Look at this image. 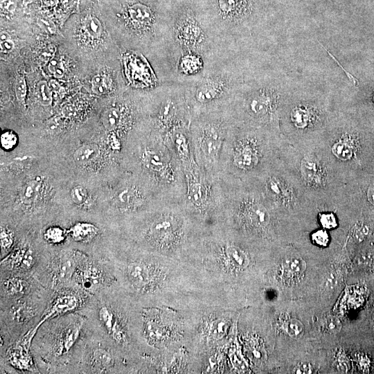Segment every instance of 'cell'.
<instances>
[{
  "instance_id": "1",
  "label": "cell",
  "mask_w": 374,
  "mask_h": 374,
  "mask_svg": "<svg viewBox=\"0 0 374 374\" xmlns=\"http://www.w3.org/2000/svg\"><path fill=\"white\" fill-rule=\"evenodd\" d=\"M200 226L181 202H162L126 219L123 240L149 252L183 259Z\"/></svg>"
},
{
  "instance_id": "2",
  "label": "cell",
  "mask_w": 374,
  "mask_h": 374,
  "mask_svg": "<svg viewBox=\"0 0 374 374\" xmlns=\"http://www.w3.org/2000/svg\"><path fill=\"white\" fill-rule=\"evenodd\" d=\"M116 283L138 305H161L169 287L171 258L143 250L123 240L107 247Z\"/></svg>"
},
{
  "instance_id": "3",
  "label": "cell",
  "mask_w": 374,
  "mask_h": 374,
  "mask_svg": "<svg viewBox=\"0 0 374 374\" xmlns=\"http://www.w3.org/2000/svg\"><path fill=\"white\" fill-rule=\"evenodd\" d=\"M94 332L89 319L78 312L44 321L37 328L31 345L40 373H75Z\"/></svg>"
},
{
  "instance_id": "4",
  "label": "cell",
  "mask_w": 374,
  "mask_h": 374,
  "mask_svg": "<svg viewBox=\"0 0 374 374\" xmlns=\"http://www.w3.org/2000/svg\"><path fill=\"white\" fill-rule=\"evenodd\" d=\"M95 331L110 341L134 364L142 352L138 305L116 282L90 296L79 312Z\"/></svg>"
},
{
  "instance_id": "5",
  "label": "cell",
  "mask_w": 374,
  "mask_h": 374,
  "mask_svg": "<svg viewBox=\"0 0 374 374\" xmlns=\"http://www.w3.org/2000/svg\"><path fill=\"white\" fill-rule=\"evenodd\" d=\"M281 141L278 130L233 121L221 152L219 177L241 182L256 179L276 161Z\"/></svg>"
},
{
  "instance_id": "6",
  "label": "cell",
  "mask_w": 374,
  "mask_h": 374,
  "mask_svg": "<svg viewBox=\"0 0 374 374\" xmlns=\"http://www.w3.org/2000/svg\"><path fill=\"white\" fill-rule=\"evenodd\" d=\"M244 69L241 55H218L206 61L199 75L182 82L193 115L229 105L236 90L248 78Z\"/></svg>"
},
{
  "instance_id": "7",
  "label": "cell",
  "mask_w": 374,
  "mask_h": 374,
  "mask_svg": "<svg viewBox=\"0 0 374 374\" xmlns=\"http://www.w3.org/2000/svg\"><path fill=\"white\" fill-rule=\"evenodd\" d=\"M149 142L141 148L138 155L143 179L163 200L181 202L186 191L181 162L159 136L150 132Z\"/></svg>"
},
{
  "instance_id": "8",
  "label": "cell",
  "mask_w": 374,
  "mask_h": 374,
  "mask_svg": "<svg viewBox=\"0 0 374 374\" xmlns=\"http://www.w3.org/2000/svg\"><path fill=\"white\" fill-rule=\"evenodd\" d=\"M228 106L235 122L280 132V96L273 84L262 78L248 77Z\"/></svg>"
},
{
  "instance_id": "9",
  "label": "cell",
  "mask_w": 374,
  "mask_h": 374,
  "mask_svg": "<svg viewBox=\"0 0 374 374\" xmlns=\"http://www.w3.org/2000/svg\"><path fill=\"white\" fill-rule=\"evenodd\" d=\"M233 121L228 105L193 115L190 134L194 159L200 168L212 175L218 176L221 152Z\"/></svg>"
},
{
  "instance_id": "10",
  "label": "cell",
  "mask_w": 374,
  "mask_h": 374,
  "mask_svg": "<svg viewBox=\"0 0 374 374\" xmlns=\"http://www.w3.org/2000/svg\"><path fill=\"white\" fill-rule=\"evenodd\" d=\"M171 35L170 71L173 75L175 63L181 53H198L205 62L220 55L195 5L174 1Z\"/></svg>"
},
{
  "instance_id": "11",
  "label": "cell",
  "mask_w": 374,
  "mask_h": 374,
  "mask_svg": "<svg viewBox=\"0 0 374 374\" xmlns=\"http://www.w3.org/2000/svg\"><path fill=\"white\" fill-rule=\"evenodd\" d=\"M52 290L42 287L26 296L0 301V354L28 332L37 328Z\"/></svg>"
},
{
  "instance_id": "12",
  "label": "cell",
  "mask_w": 374,
  "mask_h": 374,
  "mask_svg": "<svg viewBox=\"0 0 374 374\" xmlns=\"http://www.w3.org/2000/svg\"><path fill=\"white\" fill-rule=\"evenodd\" d=\"M186 191L181 202L184 210L201 226L217 222V185L212 175L193 161L182 167Z\"/></svg>"
},
{
  "instance_id": "13",
  "label": "cell",
  "mask_w": 374,
  "mask_h": 374,
  "mask_svg": "<svg viewBox=\"0 0 374 374\" xmlns=\"http://www.w3.org/2000/svg\"><path fill=\"white\" fill-rule=\"evenodd\" d=\"M134 373V363L96 331L87 342L75 373Z\"/></svg>"
},
{
  "instance_id": "14",
  "label": "cell",
  "mask_w": 374,
  "mask_h": 374,
  "mask_svg": "<svg viewBox=\"0 0 374 374\" xmlns=\"http://www.w3.org/2000/svg\"><path fill=\"white\" fill-rule=\"evenodd\" d=\"M84 253L71 246L48 248L34 276L44 287L51 290L69 287Z\"/></svg>"
},
{
  "instance_id": "15",
  "label": "cell",
  "mask_w": 374,
  "mask_h": 374,
  "mask_svg": "<svg viewBox=\"0 0 374 374\" xmlns=\"http://www.w3.org/2000/svg\"><path fill=\"white\" fill-rule=\"evenodd\" d=\"M116 282L107 256L84 253L72 278L71 285L92 296Z\"/></svg>"
},
{
  "instance_id": "16",
  "label": "cell",
  "mask_w": 374,
  "mask_h": 374,
  "mask_svg": "<svg viewBox=\"0 0 374 374\" xmlns=\"http://www.w3.org/2000/svg\"><path fill=\"white\" fill-rule=\"evenodd\" d=\"M47 247L27 236L17 242L13 249L1 259L0 273L33 274L47 251Z\"/></svg>"
},
{
  "instance_id": "17",
  "label": "cell",
  "mask_w": 374,
  "mask_h": 374,
  "mask_svg": "<svg viewBox=\"0 0 374 374\" xmlns=\"http://www.w3.org/2000/svg\"><path fill=\"white\" fill-rule=\"evenodd\" d=\"M37 328L33 329L10 345L0 354V373H40L31 350Z\"/></svg>"
},
{
  "instance_id": "18",
  "label": "cell",
  "mask_w": 374,
  "mask_h": 374,
  "mask_svg": "<svg viewBox=\"0 0 374 374\" xmlns=\"http://www.w3.org/2000/svg\"><path fill=\"white\" fill-rule=\"evenodd\" d=\"M341 199L359 215L374 216V173L364 172L347 182Z\"/></svg>"
},
{
  "instance_id": "19",
  "label": "cell",
  "mask_w": 374,
  "mask_h": 374,
  "mask_svg": "<svg viewBox=\"0 0 374 374\" xmlns=\"http://www.w3.org/2000/svg\"><path fill=\"white\" fill-rule=\"evenodd\" d=\"M90 296L72 285L52 290L51 299L38 327L48 319L68 313L79 312L87 303Z\"/></svg>"
},
{
  "instance_id": "20",
  "label": "cell",
  "mask_w": 374,
  "mask_h": 374,
  "mask_svg": "<svg viewBox=\"0 0 374 374\" xmlns=\"http://www.w3.org/2000/svg\"><path fill=\"white\" fill-rule=\"evenodd\" d=\"M42 287L33 274L0 273V301L16 299Z\"/></svg>"
},
{
  "instance_id": "21",
  "label": "cell",
  "mask_w": 374,
  "mask_h": 374,
  "mask_svg": "<svg viewBox=\"0 0 374 374\" xmlns=\"http://www.w3.org/2000/svg\"><path fill=\"white\" fill-rule=\"evenodd\" d=\"M205 67L204 57L193 52L181 53L174 66L175 82H183L185 80L199 75Z\"/></svg>"
},
{
  "instance_id": "22",
  "label": "cell",
  "mask_w": 374,
  "mask_h": 374,
  "mask_svg": "<svg viewBox=\"0 0 374 374\" xmlns=\"http://www.w3.org/2000/svg\"><path fill=\"white\" fill-rule=\"evenodd\" d=\"M66 231L69 240L75 244L77 247L80 245L89 246L100 233V229L98 226L86 221L77 222L67 228Z\"/></svg>"
},
{
  "instance_id": "23",
  "label": "cell",
  "mask_w": 374,
  "mask_h": 374,
  "mask_svg": "<svg viewBox=\"0 0 374 374\" xmlns=\"http://www.w3.org/2000/svg\"><path fill=\"white\" fill-rule=\"evenodd\" d=\"M41 234L46 246L50 249L64 247L69 240L66 229L57 224L45 226Z\"/></svg>"
},
{
  "instance_id": "24",
  "label": "cell",
  "mask_w": 374,
  "mask_h": 374,
  "mask_svg": "<svg viewBox=\"0 0 374 374\" xmlns=\"http://www.w3.org/2000/svg\"><path fill=\"white\" fill-rule=\"evenodd\" d=\"M99 154V147L95 143L84 144L73 154L75 162L80 165L86 164L94 159Z\"/></svg>"
},
{
  "instance_id": "25",
  "label": "cell",
  "mask_w": 374,
  "mask_h": 374,
  "mask_svg": "<svg viewBox=\"0 0 374 374\" xmlns=\"http://www.w3.org/2000/svg\"><path fill=\"white\" fill-rule=\"evenodd\" d=\"M1 259L6 256L15 247L17 241L15 231L6 225L1 226Z\"/></svg>"
},
{
  "instance_id": "26",
  "label": "cell",
  "mask_w": 374,
  "mask_h": 374,
  "mask_svg": "<svg viewBox=\"0 0 374 374\" xmlns=\"http://www.w3.org/2000/svg\"><path fill=\"white\" fill-rule=\"evenodd\" d=\"M41 186L42 181L39 178L28 181L21 189V200L26 204H32L37 197Z\"/></svg>"
},
{
  "instance_id": "27",
  "label": "cell",
  "mask_w": 374,
  "mask_h": 374,
  "mask_svg": "<svg viewBox=\"0 0 374 374\" xmlns=\"http://www.w3.org/2000/svg\"><path fill=\"white\" fill-rule=\"evenodd\" d=\"M121 112L116 107H111L106 110L102 116L103 126L108 130H114L119 124Z\"/></svg>"
},
{
  "instance_id": "28",
  "label": "cell",
  "mask_w": 374,
  "mask_h": 374,
  "mask_svg": "<svg viewBox=\"0 0 374 374\" xmlns=\"http://www.w3.org/2000/svg\"><path fill=\"white\" fill-rule=\"evenodd\" d=\"M84 28L87 33L93 38H98L100 36L103 28L99 19L92 15H87L84 21Z\"/></svg>"
},
{
  "instance_id": "29",
  "label": "cell",
  "mask_w": 374,
  "mask_h": 374,
  "mask_svg": "<svg viewBox=\"0 0 374 374\" xmlns=\"http://www.w3.org/2000/svg\"><path fill=\"white\" fill-rule=\"evenodd\" d=\"M319 220L323 229L331 230L338 226V220L336 214L330 211H321L318 215Z\"/></svg>"
},
{
  "instance_id": "30",
  "label": "cell",
  "mask_w": 374,
  "mask_h": 374,
  "mask_svg": "<svg viewBox=\"0 0 374 374\" xmlns=\"http://www.w3.org/2000/svg\"><path fill=\"white\" fill-rule=\"evenodd\" d=\"M51 89L48 84L41 80L37 84V95L40 103L43 105H49L52 102Z\"/></svg>"
},
{
  "instance_id": "31",
  "label": "cell",
  "mask_w": 374,
  "mask_h": 374,
  "mask_svg": "<svg viewBox=\"0 0 374 374\" xmlns=\"http://www.w3.org/2000/svg\"><path fill=\"white\" fill-rule=\"evenodd\" d=\"M284 266L287 270L295 274L303 273L306 268L305 262L298 257H291L285 260Z\"/></svg>"
},
{
  "instance_id": "32",
  "label": "cell",
  "mask_w": 374,
  "mask_h": 374,
  "mask_svg": "<svg viewBox=\"0 0 374 374\" xmlns=\"http://www.w3.org/2000/svg\"><path fill=\"white\" fill-rule=\"evenodd\" d=\"M287 334L293 339L300 338L304 332V327L302 323L296 319L287 321L285 326Z\"/></svg>"
},
{
  "instance_id": "33",
  "label": "cell",
  "mask_w": 374,
  "mask_h": 374,
  "mask_svg": "<svg viewBox=\"0 0 374 374\" xmlns=\"http://www.w3.org/2000/svg\"><path fill=\"white\" fill-rule=\"evenodd\" d=\"M109 84L106 80L105 76L100 74L95 75L91 80V89L96 94H103L108 90Z\"/></svg>"
},
{
  "instance_id": "34",
  "label": "cell",
  "mask_w": 374,
  "mask_h": 374,
  "mask_svg": "<svg viewBox=\"0 0 374 374\" xmlns=\"http://www.w3.org/2000/svg\"><path fill=\"white\" fill-rule=\"evenodd\" d=\"M1 141L2 149L7 151L11 150L17 144V136L12 131H4L1 136Z\"/></svg>"
},
{
  "instance_id": "35",
  "label": "cell",
  "mask_w": 374,
  "mask_h": 374,
  "mask_svg": "<svg viewBox=\"0 0 374 374\" xmlns=\"http://www.w3.org/2000/svg\"><path fill=\"white\" fill-rule=\"evenodd\" d=\"M15 91L18 100L24 103L27 94V86L24 76L18 75L16 78Z\"/></svg>"
},
{
  "instance_id": "36",
  "label": "cell",
  "mask_w": 374,
  "mask_h": 374,
  "mask_svg": "<svg viewBox=\"0 0 374 374\" xmlns=\"http://www.w3.org/2000/svg\"><path fill=\"white\" fill-rule=\"evenodd\" d=\"M312 242L317 246L326 247L330 242V235L326 229H321L314 231L312 235Z\"/></svg>"
},
{
  "instance_id": "37",
  "label": "cell",
  "mask_w": 374,
  "mask_h": 374,
  "mask_svg": "<svg viewBox=\"0 0 374 374\" xmlns=\"http://www.w3.org/2000/svg\"><path fill=\"white\" fill-rule=\"evenodd\" d=\"M70 196L75 204L80 205L86 200L87 191L82 186L77 185L71 190Z\"/></svg>"
},
{
  "instance_id": "38",
  "label": "cell",
  "mask_w": 374,
  "mask_h": 374,
  "mask_svg": "<svg viewBox=\"0 0 374 374\" xmlns=\"http://www.w3.org/2000/svg\"><path fill=\"white\" fill-rule=\"evenodd\" d=\"M323 326L325 330L330 334L337 333L341 328L340 321L334 317L327 318Z\"/></svg>"
},
{
  "instance_id": "39",
  "label": "cell",
  "mask_w": 374,
  "mask_h": 374,
  "mask_svg": "<svg viewBox=\"0 0 374 374\" xmlns=\"http://www.w3.org/2000/svg\"><path fill=\"white\" fill-rule=\"evenodd\" d=\"M64 69L62 63L58 60H52L48 64V70L56 78L63 76Z\"/></svg>"
},
{
  "instance_id": "40",
  "label": "cell",
  "mask_w": 374,
  "mask_h": 374,
  "mask_svg": "<svg viewBox=\"0 0 374 374\" xmlns=\"http://www.w3.org/2000/svg\"><path fill=\"white\" fill-rule=\"evenodd\" d=\"M365 172L374 173V132L372 133L368 159Z\"/></svg>"
},
{
  "instance_id": "41",
  "label": "cell",
  "mask_w": 374,
  "mask_h": 374,
  "mask_svg": "<svg viewBox=\"0 0 374 374\" xmlns=\"http://www.w3.org/2000/svg\"><path fill=\"white\" fill-rule=\"evenodd\" d=\"M39 26L49 33H54L55 32V26L54 24L48 19H40L38 21Z\"/></svg>"
},
{
  "instance_id": "42",
  "label": "cell",
  "mask_w": 374,
  "mask_h": 374,
  "mask_svg": "<svg viewBox=\"0 0 374 374\" xmlns=\"http://www.w3.org/2000/svg\"><path fill=\"white\" fill-rule=\"evenodd\" d=\"M1 51L3 53H8L11 51L15 46L14 42L10 38L1 41L0 43Z\"/></svg>"
},
{
  "instance_id": "43",
  "label": "cell",
  "mask_w": 374,
  "mask_h": 374,
  "mask_svg": "<svg viewBox=\"0 0 374 374\" xmlns=\"http://www.w3.org/2000/svg\"><path fill=\"white\" fill-rule=\"evenodd\" d=\"M3 8L10 12H13L16 8L15 0H1Z\"/></svg>"
},
{
  "instance_id": "44",
  "label": "cell",
  "mask_w": 374,
  "mask_h": 374,
  "mask_svg": "<svg viewBox=\"0 0 374 374\" xmlns=\"http://www.w3.org/2000/svg\"><path fill=\"white\" fill-rule=\"evenodd\" d=\"M296 373H312V366L308 364H302L297 366Z\"/></svg>"
},
{
  "instance_id": "45",
  "label": "cell",
  "mask_w": 374,
  "mask_h": 374,
  "mask_svg": "<svg viewBox=\"0 0 374 374\" xmlns=\"http://www.w3.org/2000/svg\"><path fill=\"white\" fill-rule=\"evenodd\" d=\"M48 86L50 89L53 91H57L60 88V85L59 82L55 80H51V81L48 83Z\"/></svg>"
},
{
  "instance_id": "46",
  "label": "cell",
  "mask_w": 374,
  "mask_h": 374,
  "mask_svg": "<svg viewBox=\"0 0 374 374\" xmlns=\"http://www.w3.org/2000/svg\"><path fill=\"white\" fill-rule=\"evenodd\" d=\"M175 2L180 3H187V4H192V5H197L202 0H172Z\"/></svg>"
},
{
  "instance_id": "47",
  "label": "cell",
  "mask_w": 374,
  "mask_h": 374,
  "mask_svg": "<svg viewBox=\"0 0 374 374\" xmlns=\"http://www.w3.org/2000/svg\"><path fill=\"white\" fill-rule=\"evenodd\" d=\"M73 112V107L71 105L66 106L63 109V114L67 116H70Z\"/></svg>"
},
{
  "instance_id": "48",
  "label": "cell",
  "mask_w": 374,
  "mask_h": 374,
  "mask_svg": "<svg viewBox=\"0 0 374 374\" xmlns=\"http://www.w3.org/2000/svg\"><path fill=\"white\" fill-rule=\"evenodd\" d=\"M9 38L10 37H9L8 34H7L5 32H1V37H0V40L1 41L5 40V39H9Z\"/></svg>"
},
{
  "instance_id": "49",
  "label": "cell",
  "mask_w": 374,
  "mask_h": 374,
  "mask_svg": "<svg viewBox=\"0 0 374 374\" xmlns=\"http://www.w3.org/2000/svg\"><path fill=\"white\" fill-rule=\"evenodd\" d=\"M373 313H374V309H373Z\"/></svg>"
}]
</instances>
